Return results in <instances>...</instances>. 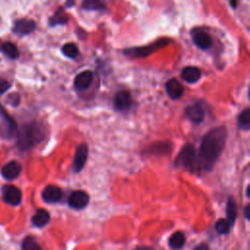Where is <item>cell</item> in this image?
<instances>
[{
  "label": "cell",
  "instance_id": "8",
  "mask_svg": "<svg viewBox=\"0 0 250 250\" xmlns=\"http://www.w3.org/2000/svg\"><path fill=\"white\" fill-rule=\"evenodd\" d=\"M132 104L131 95L128 91H119L114 96L113 105L117 110H126Z\"/></svg>",
  "mask_w": 250,
  "mask_h": 250
},
{
  "label": "cell",
  "instance_id": "2",
  "mask_svg": "<svg viewBox=\"0 0 250 250\" xmlns=\"http://www.w3.org/2000/svg\"><path fill=\"white\" fill-rule=\"evenodd\" d=\"M45 128L38 122H29L21 127L18 132L17 144L21 149H28L39 144L45 138Z\"/></svg>",
  "mask_w": 250,
  "mask_h": 250
},
{
  "label": "cell",
  "instance_id": "30",
  "mask_svg": "<svg viewBox=\"0 0 250 250\" xmlns=\"http://www.w3.org/2000/svg\"><path fill=\"white\" fill-rule=\"evenodd\" d=\"M194 250H210V249H209V246L207 244L202 243V244L198 245L196 248H194Z\"/></svg>",
  "mask_w": 250,
  "mask_h": 250
},
{
  "label": "cell",
  "instance_id": "1",
  "mask_svg": "<svg viewBox=\"0 0 250 250\" xmlns=\"http://www.w3.org/2000/svg\"><path fill=\"white\" fill-rule=\"evenodd\" d=\"M227 136L225 127L214 128L204 136L197 155V165L201 169L208 171L213 168L225 146Z\"/></svg>",
  "mask_w": 250,
  "mask_h": 250
},
{
  "label": "cell",
  "instance_id": "14",
  "mask_svg": "<svg viewBox=\"0 0 250 250\" xmlns=\"http://www.w3.org/2000/svg\"><path fill=\"white\" fill-rule=\"evenodd\" d=\"M193 43L200 49L206 50L211 47L212 39L211 37L204 31H196L192 34Z\"/></svg>",
  "mask_w": 250,
  "mask_h": 250
},
{
  "label": "cell",
  "instance_id": "4",
  "mask_svg": "<svg viewBox=\"0 0 250 250\" xmlns=\"http://www.w3.org/2000/svg\"><path fill=\"white\" fill-rule=\"evenodd\" d=\"M2 196L4 201L11 205H18L21 200V190L12 185H6L3 187Z\"/></svg>",
  "mask_w": 250,
  "mask_h": 250
},
{
  "label": "cell",
  "instance_id": "23",
  "mask_svg": "<svg viewBox=\"0 0 250 250\" xmlns=\"http://www.w3.org/2000/svg\"><path fill=\"white\" fill-rule=\"evenodd\" d=\"M62 52L63 53V55L67 58L70 59H74L78 56V49L76 47V45L74 43H66L62 46Z\"/></svg>",
  "mask_w": 250,
  "mask_h": 250
},
{
  "label": "cell",
  "instance_id": "34",
  "mask_svg": "<svg viewBox=\"0 0 250 250\" xmlns=\"http://www.w3.org/2000/svg\"><path fill=\"white\" fill-rule=\"evenodd\" d=\"M1 46H2V44H1V40H0V49H1Z\"/></svg>",
  "mask_w": 250,
  "mask_h": 250
},
{
  "label": "cell",
  "instance_id": "21",
  "mask_svg": "<svg viewBox=\"0 0 250 250\" xmlns=\"http://www.w3.org/2000/svg\"><path fill=\"white\" fill-rule=\"evenodd\" d=\"M0 113L2 115V117L4 118L5 120V124H6V127H7V132L9 135H12L15 133L16 131V128H17V125L15 123V121L13 120V118L6 112V110L3 108V106L0 104Z\"/></svg>",
  "mask_w": 250,
  "mask_h": 250
},
{
  "label": "cell",
  "instance_id": "6",
  "mask_svg": "<svg viewBox=\"0 0 250 250\" xmlns=\"http://www.w3.org/2000/svg\"><path fill=\"white\" fill-rule=\"evenodd\" d=\"M88 157V146L85 144H81L75 152L73 163H72V170L74 172H79L83 169Z\"/></svg>",
  "mask_w": 250,
  "mask_h": 250
},
{
  "label": "cell",
  "instance_id": "25",
  "mask_svg": "<svg viewBox=\"0 0 250 250\" xmlns=\"http://www.w3.org/2000/svg\"><path fill=\"white\" fill-rule=\"evenodd\" d=\"M21 249L22 250H41V247L33 237L28 236L24 238V240L22 241Z\"/></svg>",
  "mask_w": 250,
  "mask_h": 250
},
{
  "label": "cell",
  "instance_id": "7",
  "mask_svg": "<svg viewBox=\"0 0 250 250\" xmlns=\"http://www.w3.org/2000/svg\"><path fill=\"white\" fill-rule=\"evenodd\" d=\"M89 202V195L83 190H74L68 197V204L75 209L84 208Z\"/></svg>",
  "mask_w": 250,
  "mask_h": 250
},
{
  "label": "cell",
  "instance_id": "33",
  "mask_svg": "<svg viewBox=\"0 0 250 250\" xmlns=\"http://www.w3.org/2000/svg\"><path fill=\"white\" fill-rule=\"evenodd\" d=\"M248 96H249V99H250V89H249V92H248Z\"/></svg>",
  "mask_w": 250,
  "mask_h": 250
},
{
  "label": "cell",
  "instance_id": "18",
  "mask_svg": "<svg viewBox=\"0 0 250 250\" xmlns=\"http://www.w3.org/2000/svg\"><path fill=\"white\" fill-rule=\"evenodd\" d=\"M67 22V17L63 11V9L60 8L55 14L54 16H52L49 19V24L51 26H55L58 24H65Z\"/></svg>",
  "mask_w": 250,
  "mask_h": 250
},
{
  "label": "cell",
  "instance_id": "12",
  "mask_svg": "<svg viewBox=\"0 0 250 250\" xmlns=\"http://www.w3.org/2000/svg\"><path fill=\"white\" fill-rule=\"evenodd\" d=\"M165 87H166V92H167L168 96L172 100H177V99L181 98L183 93H184V88H183L182 84L174 78L168 80L166 82Z\"/></svg>",
  "mask_w": 250,
  "mask_h": 250
},
{
  "label": "cell",
  "instance_id": "5",
  "mask_svg": "<svg viewBox=\"0 0 250 250\" xmlns=\"http://www.w3.org/2000/svg\"><path fill=\"white\" fill-rule=\"evenodd\" d=\"M35 27H36V24L34 21L28 20V19H20L15 21L12 30L14 33L20 36H24L34 31Z\"/></svg>",
  "mask_w": 250,
  "mask_h": 250
},
{
  "label": "cell",
  "instance_id": "31",
  "mask_svg": "<svg viewBox=\"0 0 250 250\" xmlns=\"http://www.w3.org/2000/svg\"><path fill=\"white\" fill-rule=\"evenodd\" d=\"M135 250H154V249L152 247H148V246H139Z\"/></svg>",
  "mask_w": 250,
  "mask_h": 250
},
{
  "label": "cell",
  "instance_id": "24",
  "mask_svg": "<svg viewBox=\"0 0 250 250\" xmlns=\"http://www.w3.org/2000/svg\"><path fill=\"white\" fill-rule=\"evenodd\" d=\"M231 223L228 219H220L217 221L215 225V229L219 233H228L230 229Z\"/></svg>",
  "mask_w": 250,
  "mask_h": 250
},
{
  "label": "cell",
  "instance_id": "28",
  "mask_svg": "<svg viewBox=\"0 0 250 250\" xmlns=\"http://www.w3.org/2000/svg\"><path fill=\"white\" fill-rule=\"evenodd\" d=\"M9 88H10V83L7 80L0 77V94L5 93Z\"/></svg>",
  "mask_w": 250,
  "mask_h": 250
},
{
  "label": "cell",
  "instance_id": "10",
  "mask_svg": "<svg viewBox=\"0 0 250 250\" xmlns=\"http://www.w3.org/2000/svg\"><path fill=\"white\" fill-rule=\"evenodd\" d=\"M21 171V165L18 161H10L5 164L1 170L2 176L7 180L17 178Z\"/></svg>",
  "mask_w": 250,
  "mask_h": 250
},
{
  "label": "cell",
  "instance_id": "20",
  "mask_svg": "<svg viewBox=\"0 0 250 250\" xmlns=\"http://www.w3.org/2000/svg\"><path fill=\"white\" fill-rule=\"evenodd\" d=\"M237 123L239 128L243 130H250V108H246L238 115Z\"/></svg>",
  "mask_w": 250,
  "mask_h": 250
},
{
  "label": "cell",
  "instance_id": "26",
  "mask_svg": "<svg viewBox=\"0 0 250 250\" xmlns=\"http://www.w3.org/2000/svg\"><path fill=\"white\" fill-rule=\"evenodd\" d=\"M227 216L228 220L231 223V225L234 223L236 218V204L232 199H229L227 204Z\"/></svg>",
  "mask_w": 250,
  "mask_h": 250
},
{
  "label": "cell",
  "instance_id": "19",
  "mask_svg": "<svg viewBox=\"0 0 250 250\" xmlns=\"http://www.w3.org/2000/svg\"><path fill=\"white\" fill-rule=\"evenodd\" d=\"M1 51L10 59H17L19 57V50L12 42H5L1 46Z\"/></svg>",
  "mask_w": 250,
  "mask_h": 250
},
{
  "label": "cell",
  "instance_id": "3",
  "mask_svg": "<svg viewBox=\"0 0 250 250\" xmlns=\"http://www.w3.org/2000/svg\"><path fill=\"white\" fill-rule=\"evenodd\" d=\"M176 163L179 166H183L185 168H195L197 166V155L194 146L192 145L185 146L176 158Z\"/></svg>",
  "mask_w": 250,
  "mask_h": 250
},
{
  "label": "cell",
  "instance_id": "13",
  "mask_svg": "<svg viewBox=\"0 0 250 250\" xmlns=\"http://www.w3.org/2000/svg\"><path fill=\"white\" fill-rule=\"evenodd\" d=\"M186 116L193 123H200L204 118V110L198 104L189 105L186 108Z\"/></svg>",
  "mask_w": 250,
  "mask_h": 250
},
{
  "label": "cell",
  "instance_id": "22",
  "mask_svg": "<svg viewBox=\"0 0 250 250\" xmlns=\"http://www.w3.org/2000/svg\"><path fill=\"white\" fill-rule=\"evenodd\" d=\"M82 8L87 11H99L104 8L102 0H84L82 3Z\"/></svg>",
  "mask_w": 250,
  "mask_h": 250
},
{
  "label": "cell",
  "instance_id": "16",
  "mask_svg": "<svg viewBox=\"0 0 250 250\" xmlns=\"http://www.w3.org/2000/svg\"><path fill=\"white\" fill-rule=\"evenodd\" d=\"M32 224L35 226V227H44L46 226L49 221H50V215H49V212L46 211L45 209H38L35 214L33 215L32 219Z\"/></svg>",
  "mask_w": 250,
  "mask_h": 250
},
{
  "label": "cell",
  "instance_id": "29",
  "mask_svg": "<svg viewBox=\"0 0 250 250\" xmlns=\"http://www.w3.org/2000/svg\"><path fill=\"white\" fill-rule=\"evenodd\" d=\"M244 216H245L246 219H248V220L250 221V203L245 206V209H244Z\"/></svg>",
  "mask_w": 250,
  "mask_h": 250
},
{
  "label": "cell",
  "instance_id": "11",
  "mask_svg": "<svg viewBox=\"0 0 250 250\" xmlns=\"http://www.w3.org/2000/svg\"><path fill=\"white\" fill-rule=\"evenodd\" d=\"M93 81V72L90 70H85L76 75L74 79V86L78 90H85L89 88Z\"/></svg>",
  "mask_w": 250,
  "mask_h": 250
},
{
  "label": "cell",
  "instance_id": "9",
  "mask_svg": "<svg viewBox=\"0 0 250 250\" xmlns=\"http://www.w3.org/2000/svg\"><path fill=\"white\" fill-rule=\"evenodd\" d=\"M62 195V189L55 185L47 186L42 191L43 199L49 203H54V202L59 201L61 199Z\"/></svg>",
  "mask_w": 250,
  "mask_h": 250
},
{
  "label": "cell",
  "instance_id": "27",
  "mask_svg": "<svg viewBox=\"0 0 250 250\" xmlns=\"http://www.w3.org/2000/svg\"><path fill=\"white\" fill-rule=\"evenodd\" d=\"M161 45H162V41H159L158 43H156L155 45H153L152 48H149L150 46H147V47H145V48L135 49V50H134L135 53H134L133 55H135L136 57H144V56H146V52L147 50H150L151 52H153V51H155L156 49H158L159 47H161ZM147 54H149V53L147 52Z\"/></svg>",
  "mask_w": 250,
  "mask_h": 250
},
{
  "label": "cell",
  "instance_id": "15",
  "mask_svg": "<svg viewBox=\"0 0 250 250\" xmlns=\"http://www.w3.org/2000/svg\"><path fill=\"white\" fill-rule=\"evenodd\" d=\"M181 76L188 83H195L200 79L201 71L196 66H187L183 68Z\"/></svg>",
  "mask_w": 250,
  "mask_h": 250
},
{
  "label": "cell",
  "instance_id": "17",
  "mask_svg": "<svg viewBox=\"0 0 250 250\" xmlns=\"http://www.w3.org/2000/svg\"><path fill=\"white\" fill-rule=\"evenodd\" d=\"M186 242V237L185 234L181 231H176L174 232L170 238H169V246L173 249H180L184 246Z\"/></svg>",
  "mask_w": 250,
  "mask_h": 250
},
{
  "label": "cell",
  "instance_id": "32",
  "mask_svg": "<svg viewBox=\"0 0 250 250\" xmlns=\"http://www.w3.org/2000/svg\"><path fill=\"white\" fill-rule=\"evenodd\" d=\"M246 194H247L248 197H250V186H248V188L246 189Z\"/></svg>",
  "mask_w": 250,
  "mask_h": 250
}]
</instances>
